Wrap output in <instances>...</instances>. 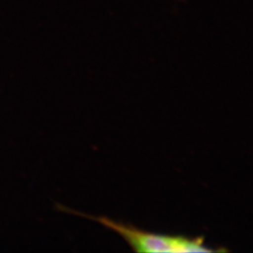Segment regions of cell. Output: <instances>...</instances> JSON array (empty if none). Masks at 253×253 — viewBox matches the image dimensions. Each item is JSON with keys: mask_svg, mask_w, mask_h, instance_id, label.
I'll use <instances>...</instances> for the list:
<instances>
[{"mask_svg": "<svg viewBox=\"0 0 253 253\" xmlns=\"http://www.w3.org/2000/svg\"><path fill=\"white\" fill-rule=\"evenodd\" d=\"M57 208L67 213L83 216L97 223L104 225L108 229L120 234L123 239L130 245V247L136 252H221L226 249L218 248H208L205 245V239L203 236L187 237L185 235H168V234H158L153 232H147L137 229L136 227L115 221L106 216H91L89 214H84L75 210L63 207L59 205Z\"/></svg>", "mask_w": 253, "mask_h": 253, "instance_id": "cell-1", "label": "cell"}]
</instances>
